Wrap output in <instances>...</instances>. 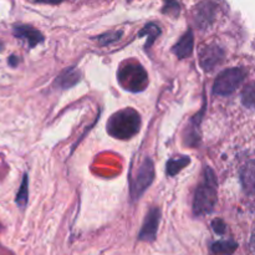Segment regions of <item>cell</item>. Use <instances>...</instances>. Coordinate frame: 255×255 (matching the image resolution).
I'll return each instance as SVG.
<instances>
[{"label": "cell", "instance_id": "20", "mask_svg": "<svg viewBox=\"0 0 255 255\" xmlns=\"http://www.w3.org/2000/svg\"><path fill=\"white\" fill-rule=\"evenodd\" d=\"M179 11H181V7H179L178 2L174 1V0H164V6L162 9L163 14L177 17L179 15Z\"/></svg>", "mask_w": 255, "mask_h": 255}, {"label": "cell", "instance_id": "5", "mask_svg": "<svg viewBox=\"0 0 255 255\" xmlns=\"http://www.w3.org/2000/svg\"><path fill=\"white\" fill-rule=\"evenodd\" d=\"M156 177L154 172V164L151 158H144L139 168L137 169L136 177L131 186V198L132 201H138L142 197V194L148 189Z\"/></svg>", "mask_w": 255, "mask_h": 255}, {"label": "cell", "instance_id": "7", "mask_svg": "<svg viewBox=\"0 0 255 255\" xmlns=\"http://www.w3.org/2000/svg\"><path fill=\"white\" fill-rule=\"evenodd\" d=\"M226 59V52L218 45H207L199 52V64L204 71H213Z\"/></svg>", "mask_w": 255, "mask_h": 255}, {"label": "cell", "instance_id": "8", "mask_svg": "<svg viewBox=\"0 0 255 255\" xmlns=\"http://www.w3.org/2000/svg\"><path fill=\"white\" fill-rule=\"evenodd\" d=\"M159 221H161V211H159V208L153 207V208L149 209L146 218H144L143 224H142L141 231H139L138 241L148 242V243L156 241Z\"/></svg>", "mask_w": 255, "mask_h": 255}, {"label": "cell", "instance_id": "18", "mask_svg": "<svg viewBox=\"0 0 255 255\" xmlns=\"http://www.w3.org/2000/svg\"><path fill=\"white\" fill-rule=\"evenodd\" d=\"M254 102H255V91H254V84L251 82L247 85L246 89L242 92V104L247 107V109H254Z\"/></svg>", "mask_w": 255, "mask_h": 255}, {"label": "cell", "instance_id": "6", "mask_svg": "<svg viewBox=\"0 0 255 255\" xmlns=\"http://www.w3.org/2000/svg\"><path fill=\"white\" fill-rule=\"evenodd\" d=\"M218 2L216 0H203L194 9V22L198 29H208L214 24L218 14Z\"/></svg>", "mask_w": 255, "mask_h": 255}, {"label": "cell", "instance_id": "16", "mask_svg": "<svg viewBox=\"0 0 255 255\" xmlns=\"http://www.w3.org/2000/svg\"><path fill=\"white\" fill-rule=\"evenodd\" d=\"M159 34H161V29H159L158 25L154 24V22H149V24H147L138 34L139 37H143V36L147 37V42L146 45H144V49H149L151 45L153 44V42L156 41L157 37L159 36Z\"/></svg>", "mask_w": 255, "mask_h": 255}, {"label": "cell", "instance_id": "4", "mask_svg": "<svg viewBox=\"0 0 255 255\" xmlns=\"http://www.w3.org/2000/svg\"><path fill=\"white\" fill-rule=\"evenodd\" d=\"M119 82L125 90L131 92L143 91L147 86V72L139 64L126 65L119 71Z\"/></svg>", "mask_w": 255, "mask_h": 255}, {"label": "cell", "instance_id": "21", "mask_svg": "<svg viewBox=\"0 0 255 255\" xmlns=\"http://www.w3.org/2000/svg\"><path fill=\"white\" fill-rule=\"evenodd\" d=\"M212 228H213V231L216 232L217 234H219V236H223V234L226 233L227 226H226V223L222 221V219L217 218L212 222Z\"/></svg>", "mask_w": 255, "mask_h": 255}, {"label": "cell", "instance_id": "9", "mask_svg": "<svg viewBox=\"0 0 255 255\" xmlns=\"http://www.w3.org/2000/svg\"><path fill=\"white\" fill-rule=\"evenodd\" d=\"M204 107L198 112L197 115H194L192 117L191 121L188 122V125L184 128V143L189 147H197L201 143V122L203 120V114H204Z\"/></svg>", "mask_w": 255, "mask_h": 255}, {"label": "cell", "instance_id": "22", "mask_svg": "<svg viewBox=\"0 0 255 255\" xmlns=\"http://www.w3.org/2000/svg\"><path fill=\"white\" fill-rule=\"evenodd\" d=\"M17 64H19V57L15 56V55H11V56L9 57V65L11 67H16Z\"/></svg>", "mask_w": 255, "mask_h": 255}, {"label": "cell", "instance_id": "12", "mask_svg": "<svg viewBox=\"0 0 255 255\" xmlns=\"http://www.w3.org/2000/svg\"><path fill=\"white\" fill-rule=\"evenodd\" d=\"M241 182L243 186L244 192L249 196L254 194V187H255V166L254 161L251 159L246 166H243L241 171Z\"/></svg>", "mask_w": 255, "mask_h": 255}, {"label": "cell", "instance_id": "1", "mask_svg": "<svg viewBox=\"0 0 255 255\" xmlns=\"http://www.w3.org/2000/svg\"><path fill=\"white\" fill-rule=\"evenodd\" d=\"M218 183L217 177L211 167H206L203 171V178L194 192L193 213L194 216L202 217L213 213L217 203Z\"/></svg>", "mask_w": 255, "mask_h": 255}, {"label": "cell", "instance_id": "13", "mask_svg": "<svg viewBox=\"0 0 255 255\" xmlns=\"http://www.w3.org/2000/svg\"><path fill=\"white\" fill-rule=\"evenodd\" d=\"M81 79V72L76 69V67H70V69L65 70L56 80V86L60 89H71L72 86L77 84Z\"/></svg>", "mask_w": 255, "mask_h": 255}, {"label": "cell", "instance_id": "2", "mask_svg": "<svg viewBox=\"0 0 255 255\" xmlns=\"http://www.w3.org/2000/svg\"><path fill=\"white\" fill-rule=\"evenodd\" d=\"M141 128V117L133 109H125L110 117L107 122V132L119 139H129L137 134Z\"/></svg>", "mask_w": 255, "mask_h": 255}, {"label": "cell", "instance_id": "15", "mask_svg": "<svg viewBox=\"0 0 255 255\" xmlns=\"http://www.w3.org/2000/svg\"><path fill=\"white\" fill-rule=\"evenodd\" d=\"M191 163V158L188 156H182L178 158L168 159L166 164V172L169 177H173L178 174L183 168H186Z\"/></svg>", "mask_w": 255, "mask_h": 255}, {"label": "cell", "instance_id": "10", "mask_svg": "<svg viewBox=\"0 0 255 255\" xmlns=\"http://www.w3.org/2000/svg\"><path fill=\"white\" fill-rule=\"evenodd\" d=\"M12 34L16 39L26 41L30 49L44 42V35L30 25H15Z\"/></svg>", "mask_w": 255, "mask_h": 255}, {"label": "cell", "instance_id": "14", "mask_svg": "<svg viewBox=\"0 0 255 255\" xmlns=\"http://www.w3.org/2000/svg\"><path fill=\"white\" fill-rule=\"evenodd\" d=\"M238 248L237 242L232 241H218L214 242L211 246L212 255H233L234 252Z\"/></svg>", "mask_w": 255, "mask_h": 255}, {"label": "cell", "instance_id": "19", "mask_svg": "<svg viewBox=\"0 0 255 255\" xmlns=\"http://www.w3.org/2000/svg\"><path fill=\"white\" fill-rule=\"evenodd\" d=\"M122 36V31H110L106 34H102L100 36H97V41L101 46H106V45L112 44V42L120 40V37Z\"/></svg>", "mask_w": 255, "mask_h": 255}, {"label": "cell", "instance_id": "17", "mask_svg": "<svg viewBox=\"0 0 255 255\" xmlns=\"http://www.w3.org/2000/svg\"><path fill=\"white\" fill-rule=\"evenodd\" d=\"M27 199H29V178H27V174L25 173L21 186H20L16 198H15V202H16V204L20 208L24 209L27 204Z\"/></svg>", "mask_w": 255, "mask_h": 255}, {"label": "cell", "instance_id": "23", "mask_svg": "<svg viewBox=\"0 0 255 255\" xmlns=\"http://www.w3.org/2000/svg\"><path fill=\"white\" fill-rule=\"evenodd\" d=\"M62 0H36V2H40V4H51V5H55V4H60Z\"/></svg>", "mask_w": 255, "mask_h": 255}, {"label": "cell", "instance_id": "11", "mask_svg": "<svg viewBox=\"0 0 255 255\" xmlns=\"http://www.w3.org/2000/svg\"><path fill=\"white\" fill-rule=\"evenodd\" d=\"M193 49H194V35L193 32H192V30H188V31L184 32V34L182 35V37L178 40V42L173 45V47H172V52H173L179 60H182L191 56L192 52H193Z\"/></svg>", "mask_w": 255, "mask_h": 255}, {"label": "cell", "instance_id": "3", "mask_svg": "<svg viewBox=\"0 0 255 255\" xmlns=\"http://www.w3.org/2000/svg\"><path fill=\"white\" fill-rule=\"evenodd\" d=\"M247 76V71L243 67H231L218 75L213 85V92L218 96H228L233 94Z\"/></svg>", "mask_w": 255, "mask_h": 255}]
</instances>
